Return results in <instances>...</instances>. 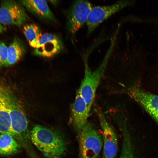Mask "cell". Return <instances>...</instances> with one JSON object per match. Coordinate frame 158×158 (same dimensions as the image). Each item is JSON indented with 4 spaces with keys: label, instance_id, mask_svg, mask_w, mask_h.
<instances>
[{
    "label": "cell",
    "instance_id": "6",
    "mask_svg": "<svg viewBox=\"0 0 158 158\" xmlns=\"http://www.w3.org/2000/svg\"><path fill=\"white\" fill-rule=\"evenodd\" d=\"M94 5L87 0L74 1L67 14V29L70 37L74 39L80 28L86 23Z\"/></svg>",
    "mask_w": 158,
    "mask_h": 158
},
{
    "label": "cell",
    "instance_id": "13",
    "mask_svg": "<svg viewBox=\"0 0 158 158\" xmlns=\"http://www.w3.org/2000/svg\"><path fill=\"white\" fill-rule=\"evenodd\" d=\"M5 88V87L0 84V133L8 134L14 138L4 95Z\"/></svg>",
    "mask_w": 158,
    "mask_h": 158
},
{
    "label": "cell",
    "instance_id": "7",
    "mask_svg": "<svg viewBox=\"0 0 158 158\" xmlns=\"http://www.w3.org/2000/svg\"><path fill=\"white\" fill-rule=\"evenodd\" d=\"M29 17L24 7L13 0H4L0 5V23L5 25L21 26Z\"/></svg>",
    "mask_w": 158,
    "mask_h": 158
},
{
    "label": "cell",
    "instance_id": "4",
    "mask_svg": "<svg viewBox=\"0 0 158 158\" xmlns=\"http://www.w3.org/2000/svg\"><path fill=\"white\" fill-rule=\"evenodd\" d=\"M80 158H97L103 145L102 138L93 124L87 122L79 131Z\"/></svg>",
    "mask_w": 158,
    "mask_h": 158
},
{
    "label": "cell",
    "instance_id": "2",
    "mask_svg": "<svg viewBox=\"0 0 158 158\" xmlns=\"http://www.w3.org/2000/svg\"><path fill=\"white\" fill-rule=\"evenodd\" d=\"M6 103L10 115L11 128L14 138L28 150L32 151L28 123L26 115L20 104L11 92L6 96Z\"/></svg>",
    "mask_w": 158,
    "mask_h": 158
},
{
    "label": "cell",
    "instance_id": "16",
    "mask_svg": "<svg viewBox=\"0 0 158 158\" xmlns=\"http://www.w3.org/2000/svg\"><path fill=\"white\" fill-rule=\"evenodd\" d=\"M23 31L29 45L35 49L43 35L39 27L34 24H27L23 27Z\"/></svg>",
    "mask_w": 158,
    "mask_h": 158
},
{
    "label": "cell",
    "instance_id": "5",
    "mask_svg": "<svg viewBox=\"0 0 158 158\" xmlns=\"http://www.w3.org/2000/svg\"><path fill=\"white\" fill-rule=\"evenodd\" d=\"M132 3L130 1L120 0L111 5L94 6L90 12L86 23L87 36L91 34L104 21Z\"/></svg>",
    "mask_w": 158,
    "mask_h": 158
},
{
    "label": "cell",
    "instance_id": "15",
    "mask_svg": "<svg viewBox=\"0 0 158 158\" xmlns=\"http://www.w3.org/2000/svg\"><path fill=\"white\" fill-rule=\"evenodd\" d=\"M25 52V47L21 41L15 38L8 47L7 59L6 66L16 63L23 56Z\"/></svg>",
    "mask_w": 158,
    "mask_h": 158
},
{
    "label": "cell",
    "instance_id": "9",
    "mask_svg": "<svg viewBox=\"0 0 158 158\" xmlns=\"http://www.w3.org/2000/svg\"><path fill=\"white\" fill-rule=\"evenodd\" d=\"M127 92L158 123V95L144 91L135 86L128 88Z\"/></svg>",
    "mask_w": 158,
    "mask_h": 158
},
{
    "label": "cell",
    "instance_id": "10",
    "mask_svg": "<svg viewBox=\"0 0 158 158\" xmlns=\"http://www.w3.org/2000/svg\"><path fill=\"white\" fill-rule=\"evenodd\" d=\"M63 48L61 40L56 35L48 33L42 35L34 51L36 55L51 57L59 53Z\"/></svg>",
    "mask_w": 158,
    "mask_h": 158
},
{
    "label": "cell",
    "instance_id": "12",
    "mask_svg": "<svg viewBox=\"0 0 158 158\" xmlns=\"http://www.w3.org/2000/svg\"><path fill=\"white\" fill-rule=\"evenodd\" d=\"M20 2L29 12L39 18L52 21H55V17L47 1L26 0Z\"/></svg>",
    "mask_w": 158,
    "mask_h": 158
},
{
    "label": "cell",
    "instance_id": "3",
    "mask_svg": "<svg viewBox=\"0 0 158 158\" xmlns=\"http://www.w3.org/2000/svg\"><path fill=\"white\" fill-rule=\"evenodd\" d=\"M109 61V55L107 52L100 66L93 71L90 69L87 63L85 62L84 75L78 91L90 108Z\"/></svg>",
    "mask_w": 158,
    "mask_h": 158
},
{
    "label": "cell",
    "instance_id": "17",
    "mask_svg": "<svg viewBox=\"0 0 158 158\" xmlns=\"http://www.w3.org/2000/svg\"><path fill=\"white\" fill-rule=\"evenodd\" d=\"M8 55V47L0 41V67L6 66Z\"/></svg>",
    "mask_w": 158,
    "mask_h": 158
},
{
    "label": "cell",
    "instance_id": "11",
    "mask_svg": "<svg viewBox=\"0 0 158 158\" xmlns=\"http://www.w3.org/2000/svg\"><path fill=\"white\" fill-rule=\"evenodd\" d=\"M91 109L78 91L72 109V118L76 129L79 131L87 122Z\"/></svg>",
    "mask_w": 158,
    "mask_h": 158
},
{
    "label": "cell",
    "instance_id": "8",
    "mask_svg": "<svg viewBox=\"0 0 158 158\" xmlns=\"http://www.w3.org/2000/svg\"><path fill=\"white\" fill-rule=\"evenodd\" d=\"M97 115L102 132L103 158H114L118 150V140L113 128L100 110Z\"/></svg>",
    "mask_w": 158,
    "mask_h": 158
},
{
    "label": "cell",
    "instance_id": "18",
    "mask_svg": "<svg viewBox=\"0 0 158 158\" xmlns=\"http://www.w3.org/2000/svg\"><path fill=\"white\" fill-rule=\"evenodd\" d=\"M5 28L2 24L0 23V34L5 30Z\"/></svg>",
    "mask_w": 158,
    "mask_h": 158
},
{
    "label": "cell",
    "instance_id": "1",
    "mask_svg": "<svg viewBox=\"0 0 158 158\" xmlns=\"http://www.w3.org/2000/svg\"><path fill=\"white\" fill-rule=\"evenodd\" d=\"M31 142L47 158H60L66 150L65 142L56 131L36 125L30 132Z\"/></svg>",
    "mask_w": 158,
    "mask_h": 158
},
{
    "label": "cell",
    "instance_id": "14",
    "mask_svg": "<svg viewBox=\"0 0 158 158\" xmlns=\"http://www.w3.org/2000/svg\"><path fill=\"white\" fill-rule=\"evenodd\" d=\"M20 145L12 136L6 133H0V154L10 155L17 153Z\"/></svg>",
    "mask_w": 158,
    "mask_h": 158
}]
</instances>
